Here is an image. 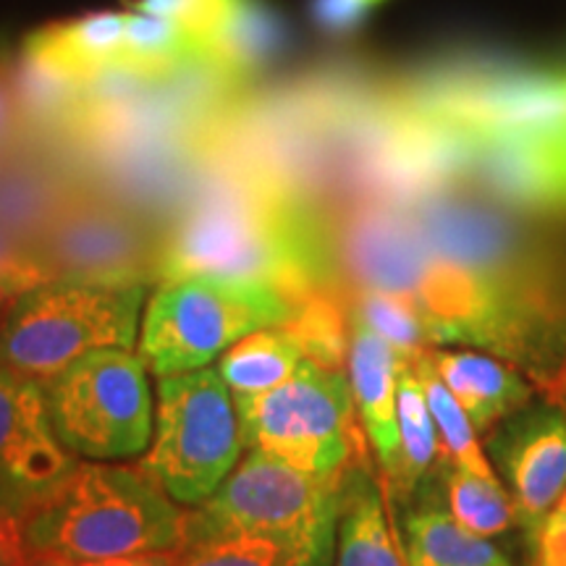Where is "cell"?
<instances>
[{"mask_svg":"<svg viewBox=\"0 0 566 566\" xmlns=\"http://www.w3.org/2000/svg\"><path fill=\"white\" fill-rule=\"evenodd\" d=\"M302 359V346L283 325H275V328L254 331L242 342L229 346L223 352L218 373L231 388L233 401L244 405V401L258 399V396L286 384Z\"/></svg>","mask_w":566,"mask_h":566,"instance_id":"cell-19","label":"cell"},{"mask_svg":"<svg viewBox=\"0 0 566 566\" xmlns=\"http://www.w3.org/2000/svg\"><path fill=\"white\" fill-rule=\"evenodd\" d=\"M247 446L321 478H342L354 449V396L344 370L304 357L286 384L237 405Z\"/></svg>","mask_w":566,"mask_h":566,"instance_id":"cell-9","label":"cell"},{"mask_svg":"<svg viewBox=\"0 0 566 566\" xmlns=\"http://www.w3.org/2000/svg\"><path fill=\"white\" fill-rule=\"evenodd\" d=\"M32 554L116 558L171 554L184 543V512L163 488L132 467L80 462L19 522Z\"/></svg>","mask_w":566,"mask_h":566,"instance_id":"cell-3","label":"cell"},{"mask_svg":"<svg viewBox=\"0 0 566 566\" xmlns=\"http://www.w3.org/2000/svg\"><path fill=\"white\" fill-rule=\"evenodd\" d=\"M45 396L71 454L111 462L137 457L153 438L147 365L132 349H95L48 380Z\"/></svg>","mask_w":566,"mask_h":566,"instance_id":"cell-8","label":"cell"},{"mask_svg":"<svg viewBox=\"0 0 566 566\" xmlns=\"http://www.w3.org/2000/svg\"><path fill=\"white\" fill-rule=\"evenodd\" d=\"M495 566H516L514 562H512V558H509V556H504V558H501V562L499 564H495Z\"/></svg>","mask_w":566,"mask_h":566,"instance_id":"cell-34","label":"cell"},{"mask_svg":"<svg viewBox=\"0 0 566 566\" xmlns=\"http://www.w3.org/2000/svg\"><path fill=\"white\" fill-rule=\"evenodd\" d=\"M349 315L412 359L420 352L438 346L433 325L405 296L378 292V289H352Z\"/></svg>","mask_w":566,"mask_h":566,"instance_id":"cell-25","label":"cell"},{"mask_svg":"<svg viewBox=\"0 0 566 566\" xmlns=\"http://www.w3.org/2000/svg\"><path fill=\"white\" fill-rule=\"evenodd\" d=\"M436 462H441V438L417 378L415 359H407L399 378V457L388 475L394 493L401 499L412 495Z\"/></svg>","mask_w":566,"mask_h":566,"instance_id":"cell-21","label":"cell"},{"mask_svg":"<svg viewBox=\"0 0 566 566\" xmlns=\"http://www.w3.org/2000/svg\"><path fill=\"white\" fill-rule=\"evenodd\" d=\"M428 354L478 433H488L533 401V384L522 378L512 363L491 352L428 349Z\"/></svg>","mask_w":566,"mask_h":566,"instance_id":"cell-14","label":"cell"},{"mask_svg":"<svg viewBox=\"0 0 566 566\" xmlns=\"http://www.w3.org/2000/svg\"><path fill=\"white\" fill-rule=\"evenodd\" d=\"M197 55L200 48L179 21L134 11L126 17L124 48L116 63L142 76H158Z\"/></svg>","mask_w":566,"mask_h":566,"instance_id":"cell-24","label":"cell"},{"mask_svg":"<svg viewBox=\"0 0 566 566\" xmlns=\"http://www.w3.org/2000/svg\"><path fill=\"white\" fill-rule=\"evenodd\" d=\"M174 558L176 551H171V554H139L116 558H71L27 551V566H174Z\"/></svg>","mask_w":566,"mask_h":566,"instance_id":"cell-32","label":"cell"},{"mask_svg":"<svg viewBox=\"0 0 566 566\" xmlns=\"http://www.w3.org/2000/svg\"><path fill=\"white\" fill-rule=\"evenodd\" d=\"M286 19L268 0H229L205 59L229 74H252L286 51Z\"/></svg>","mask_w":566,"mask_h":566,"instance_id":"cell-17","label":"cell"},{"mask_svg":"<svg viewBox=\"0 0 566 566\" xmlns=\"http://www.w3.org/2000/svg\"><path fill=\"white\" fill-rule=\"evenodd\" d=\"M174 566H289L281 548L265 537L223 535L184 543Z\"/></svg>","mask_w":566,"mask_h":566,"instance_id":"cell-27","label":"cell"},{"mask_svg":"<svg viewBox=\"0 0 566 566\" xmlns=\"http://www.w3.org/2000/svg\"><path fill=\"white\" fill-rule=\"evenodd\" d=\"M0 566H27V548L17 520L0 512Z\"/></svg>","mask_w":566,"mask_h":566,"instance_id":"cell-33","label":"cell"},{"mask_svg":"<svg viewBox=\"0 0 566 566\" xmlns=\"http://www.w3.org/2000/svg\"><path fill=\"white\" fill-rule=\"evenodd\" d=\"M493 438L499 470L512 493L516 522L527 535L541 525L566 493V412L535 409L520 420L509 417Z\"/></svg>","mask_w":566,"mask_h":566,"instance_id":"cell-12","label":"cell"},{"mask_svg":"<svg viewBox=\"0 0 566 566\" xmlns=\"http://www.w3.org/2000/svg\"><path fill=\"white\" fill-rule=\"evenodd\" d=\"M24 142V124L11 84V59L0 53V155L17 150Z\"/></svg>","mask_w":566,"mask_h":566,"instance_id":"cell-31","label":"cell"},{"mask_svg":"<svg viewBox=\"0 0 566 566\" xmlns=\"http://www.w3.org/2000/svg\"><path fill=\"white\" fill-rule=\"evenodd\" d=\"M6 307H9V302H3V300H0V321H3V313H6Z\"/></svg>","mask_w":566,"mask_h":566,"instance_id":"cell-35","label":"cell"},{"mask_svg":"<svg viewBox=\"0 0 566 566\" xmlns=\"http://www.w3.org/2000/svg\"><path fill=\"white\" fill-rule=\"evenodd\" d=\"M53 275L34 247L19 242L9 231L0 229V300L11 302L13 296L30 292Z\"/></svg>","mask_w":566,"mask_h":566,"instance_id":"cell-28","label":"cell"},{"mask_svg":"<svg viewBox=\"0 0 566 566\" xmlns=\"http://www.w3.org/2000/svg\"><path fill=\"white\" fill-rule=\"evenodd\" d=\"M388 0H310V19L325 38H349Z\"/></svg>","mask_w":566,"mask_h":566,"instance_id":"cell-29","label":"cell"},{"mask_svg":"<svg viewBox=\"0 0 566 566\" xmlns=\"http://www.w3.org/2000/svg\"><path fill=\"white\" fill-rule=\"evenodd\" d=\"M564 412H566V407H564ZM562 501H566V493H564V499Z\"/></svg>","mask_w":566,"mask_h":566,"instance_id":"cell-36","label":"cell"},{"mask_svg":"<svg viewBox=\"0 0 566 566\" xmlns=\"http://www.w3.org/2000/svg\"><path fill=\"white\" fill-rule=\"evenodd\" d=\"M342 480L252 449L208 501L184 512V543L252 535L275 543L289 566H334Z\"/></svg>","mask_w":566,"mask_h":566,"instance_id":"cell-4","label":"cell"},{"mask_svg":"<svg viewBox=\"0 0 566 566\" xmlns=\"http://www.w3.org/2000/svg\"><path fill=\"white\" fill-rule=\"evenodd\" d=\"M181 273L260 281L292 304L338 281L328 223L260 181L221 184L181 212L160 239L158 281Z\"/></svg>","mask_w":566,"mask_h":566,"instance_id":"cell-1","label":"cell"},{"mask_svg":"<svg viewBox=\"0 0 566 566\" xmlns=\"http://www.w3.org/2000/svg\"><path fill=\"white\" fill-rule=\"evenodd\" d=\"M336 566H407L384 495L363 467H346L342 480Z\"/></svg>","mask_w":566,"mask_h":566,"instance_id":"cell-16","label":"cell"},{"mask_svg":"<svg viewBox=\"0 0 566 566\" xmlns=\"http://www.w3.org/2000/svg\"><path fill=\"white\" fill-rule=\"evenodd\" d=\"M74 189L55 168L24 150L0 155V229L34 247Z\"/></svg>","mask_w":566,"mask_h":566,"instance_id":"cell-15","label":"cell"},{"mask_svg":"<svg viewBox=\"0 0 566 566\" xmlns=\"http://www.w3.org/2000/svg\"><path fill=\"white\" fill-rule=\"evenodd\" d=\"M34 250L53 279L108 286L158 281L160 237L137 212L101 195L71 192Z\"/></svg>","mask_w":566,"mask_h":566,"instance_id":"cell-10","label":"cell"},{"mask_svg":"<svg viewBox=\"0 0 566 566\" xmlns=\"http://www.w3.org/2000/svg\"><path fill=\"white\" fill-rule=\"evenodd\" d=\"M147 286L51 279L13 296L0 321V367L55 378L95 349H134Z\"/></svg>","mask_w":566,"mask_h":566,"instance_id":"cell-5","label":"cell"},{"mask_svg":"<svg viewBox=\"0 0 566 566\" xmlns=\"http://www.w3.org/2000/svg\"><path fill=\"white\" fill-rule=\"evenodd\" d=\"M415 370L422 384L424 399H428L430 415H433L438 438H441L443 462L459 464L464 470L478 472V475H495L491 459H488L483 446L478 441L475 424L467 417L464 407L457 401V396L449 391V386L443 384L428 349L415 357Z\"/></svg>","mask_w":566,"mask_h":566,"instance_id":"cell-22","label":"cell"},{"mask_svg":"<svg viewBox=\"0 0 566 566\" xmlns=\"http://www.w3.org/2000/svg\"><path fill=\"white\" fill-rule=\"evenodd\" d=\"M346 317L336 292H315L294 304L292 315L283 328L302 346L304 357L315 359L317 365L342 370L346 354H349V334H346Z\"/></svg>","mask_w":566,"mask_h":566,"instance_id":"cell-26","label":"cell"},{"mask_svg":"<svg viewBox=\"0 0 566 566\" xmlns=\"http://www.w3.org/2000/svg\"><path fill=\"white\" fill-rule=\"evenodd\" d=\"M244 449L242 415L218 367L160 378L155 438L139 470L176 504L200 506L208 501Z\"/></svg>","mask_w":566,"mask_h":566,"instance_id":"cell-7","label":"cell"},{"mask_svg":"<svg viewBox=\"0 0 566 566\" xmlns=\"http://www.w3.org/2000/svg\"><path fill=\"white\" fill-rule=\"evenodd\" d=\"M401 551L407 566H495L504 558L488 537L470 533L441 506L407 514Z\"/></svg>","mask_w":566,"mask_h":566,"instance_id":"cell-20","label":"cell"},{"mask_svg":"<svg viewBox=\"0 0 566 566\" xmlns=\"http://www.w3.org/2000/svg\"><path fill=\"white\" fill-rule=\"evenodd\" d=\"M76 464L53 428L45 386L0 367V512L21 522Z\"/></svg>","mask_w":566,"mask_h":566,"instance_id":"cell-11","label":"cell"},{"mask_svg":"<svg viewBox=\"0 0 566 566\" xmlns=\"http://www.w3.org/2000/svg\"><path fill=\"white\" fill-rule=\"evenodd\" d=\"M331 229L338 275L352 289L405 296L433 325L438 344H475L501 357V313L491 289L424 242L407 208L359 200Z\"/></svg>","mask_w":566,"mask_h":566,"instance_id":"cell-2","label":"cell"},{"mask_svg":"<svg viewBox=\"0 0 566 566\" xmlns=\"http://www.w3.org/2000/svg\"><path fill=\"white\" fill-rule=\"evenodd\" d=\"M126 17L129 13L101 11L74 21L42 27L27 38L24 48L74 74L76 80L87 82L97 71L113 66L122 55Z\"/></svg>","mask_w":566,"mask_h":566,"instance_id":"cell-18","label":"cell"},{"mask_svg":"<svg viewBox=\"0 0 566 566\" xmlns=\"http://www.w3.org/2000/svg\"><path fill=\"white\" fill-rule=\"evenodd\" d=\"M292 310L286 296L260 281L168 275L145 307L139 357L158 378L202 370L244 336L286 323Z\"/></svg>","mask_w":566,"mask_h":566,"instance_id":"cell-6","label":"cell"},{"mask_svg":"<svg viewBox=\"0 0 566 566\" xmlns=\"http://www.w3.org/2000/svg\"><path fill=\"white\" fill-rule=\"evenodd\" d=\"M530 566H566V501L530 533Z\"/></svg>","mask_w":566,"mask_h":566,"instance_id":"cell-30","label":"cell"},{"mask_svg":"<svg viewBox=\"0 0 566 566\" xmlns=\"http://www.w3.org/2000/svg\"><path fill=\"white\" fill-rule=\"evenodd\" d=\"M443 467L449 512L459 525L488 541L504 535L514 525L516 512L512 493L506 491L499 475H478L451 462H443Z\"/></svg>","mask_w":566,"mask_h":566,"instance_id":"cell-23","label":"cell"},{"mask_svg":"<svg viewBox=\"0 0 566 566\" xmlns=\"http://www.w3.org/2000/svg\"><path fill=\"white\" fill-rule=\"evenodd\" d=\"M349 384L375 454L391 475L399 457V378L407 354L349 315Z\"/></svg>","mask_w":566,"mask_h":566,"instance_id":"cell-13","label":"cell"}]
</instances>
